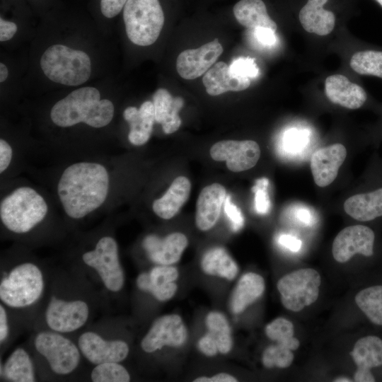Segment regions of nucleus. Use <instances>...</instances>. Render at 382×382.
Wrapping results in <instances>:
<instances>
[{"label":"nucleus","mask_w":382,"mask_h":382,"mask_svg":"<svg viewBox=\"0 0 382 382\" xmlns=\"http://www.w3.org/2000/svg\"><path fill=\"white\" fill-rule=\"evenodd\" d=\"M265 332L270 340L291 350H295L299 347V340L294 337V329L292 323L284 318L279 317L273 320L266 325Z\"/></svg>","instance_id":"nucleus-35"},{"label":"nucleus","mask_w":382,"mask_h":382,"mask_svg":"<svg viewBox=\"0 0 382 382\" xmlns=\"http://www.w3.org/2000/svg\"><path fill=\"white\" fill-rule=\"evenodd\" d=\"M344 209L351 217L361 221L382 216V188L349 197L344 203Z\"/></svg>","instance_id":"nucleus-28"},{"label":"nucleus","mask_w":382,"mask_h":382,"mask_svg":"<svg viewBox=\"0 0 382 382\" xmlns=\"http://www.w3.org/2000/svg\"><path fill=\"white\" fill-rule=\"evenodd\" d=\"M44 290L43 275L40 268L31 262L13 267L1 280L0 299L11 308H24L35 303Z\"/></svg>","instance_id":"nucleus-6"},{"label":"nucleus","mask_w":382,"mask_h":382,"mask_svg":"<svg viewBox=\"0 0 382 382\" xmlns=\"http://www.w3.org/2000/svg\"><path fill=\"white\" fill-rule=\"evenodd\" d=\"M123 117L129 125V142L135 146L146 144L151 137L156 122L153 102L144 101L139 108L134 106L127 107L123 112Z\"/></svg>","instance_id":"nucleus-22"},{"label":"nucleus","mask_w":382,"mask_h":382,"mask_svg":"<svg viewBox=\"0 0 382 382\" xmlns=\"http://www.w3.org/2000/svg\"><path fill=\"white\" fill-rule=\"evenodd\" d=\"M223 51L218 38L199 48L185 50L178 56L177 71L183 79L187 80L198 78L216 63Z\"/></svg>","instance_id":"nucleus-14"},{"label":"nucleus","mask_w":382,"mask_h":382,"mask_svg":"<svg viewBox=\"0 0 382 382\" xmlns=\"http://www.w3.org/2000/svg\"><path fill=\"white\" fill-rule=\"evenodd\" d=\"M335 381H339V382H346V381H351V380H349V378H337L335 380Z\"/></svg>","instance_id":"nucleus-51"},{"label":"nucleus","mask_w":382,"mask_h":382,"mask_svg":"<svg viewBox=\"0 0 382 382\" xmlns=\"http://www.w3.org/2000/svg\"><path fill=\"white\" fill-rule=\"evenodd\" d=\"M47 210V202L36 190L20 187L1 200L0 218L9 231L24 233L40 223Z\"/></svg>","instance_id":"nucleus-4"},{"label":"nucleus","mask_w":382,"mask_h":382,"mask_svg":"<svg viewBox=\"0 0 382 382\" xmlns=\"http://www.w3.org/2000/svg\"><path fill=\"white\" fill-rule=\"evenodd\" d=\"M328 0H308L301 9L299 18L303 29L318 35H327L335 27V18L332 12L325 10Z\"/></svg>","instance_id":"nucleus-26"},{"label":"nucleus","mask_w":382,"mask_h":382,"mask_svg":"<svg viewBox=\"0 0 382 382\" xmlns=\"http://www.w3.org/2000/svg\"><path fill=\"white\" fill-rule=\"evenodd\" d=\"M224 210L232 223L234 231L239 230L243 225L244 219L240 209L231 202L229 195H226L224 202Z\"/></svg>","instance_id":"nucleus-41"},{"label":"nucleus","mask_w":382,"mask_h":382,"mask_svg":"<svg viewBox=\"0 0 382 382\" xmlns=\"http://www.w3.org/2000/svg\"><path fill=\"white\" fill-rule=\"evenodd\" d=\"M186 327L177 314H168L158 318L141 342V349L152 353L165 346L179 347L186 341Z\"/></svg>","instance_id":"nucleus-10"},{"label":"nucleus","mask_w":382,"mask_h":382,"mask_svg":"<svg viewBox=\"0 0 382 382\" xmlns=\"http://www.w3.org/2000/svg\"><path fill=\"white\" fill-rule=\"evenodd\" d=\"M198 347L207 357H214L219 352L216 345L207 334L199 340Z\"/></svg>","instance_id":"nucleus-45"},{"label":"nucleus","mask_w":382,"mask_h":382,"mask_svg":"<svg viewBox=\"0 0 382 382\" xmlns=\"http://www.w3.org/2000/svg\"><path fill=\"white\" fill-rule=\"evenodd\" d=\"M127 1L101 0L100 6L102 14L108 18H114L124 8Z\"/></svg>","instance_id":"nucleus-42"},{"label":"nucleus","mask_w":382,"mask_h":382,"mask_svg":"<svg viewBox=\"0 0 382 382\" xmlns=\"http://www.w3.org/2000/svg\"><path fill=\"white\" fill-rule=\"evenodd\" d=\"M88 316L89 308L85 301H64L52 297L46 309L45 320L52 330L65 333L81 328Z\"/></svg>","instance_id":"nucleus-11"},{"label":"nucleus","mask_w":382,"mask_h":382,"mask_svg":"<svg viewBox=\"0 0 382 382\" xmlns=\"http://www.w3.org/2000/svg\"><path fill=\"white\" fill-rule=\"evenodd\" d=\"M78 347L84 357L93 364L120 362L129 354V346L122 340H106L93 332H86L79 338Z\"/></svg>","instance_id":"nucleus-15"},{"label":"nucleus","mask_w":382,"mask_h":382,"mask_svg":"<svg viewBox=\"0 0 382 382\" xmlns=\"http://www.w3.org/2000/svg\"><path fill=\"white\" fill-rule=\"evenodd\" d=\"M8 76V69L7 66L3 63H0V82H4Z\"/></svg>","instance_id":"nucleus-50"},{"label":"nucleus","mask_w":382,"mask_h":382,"mask_svg":"<svg viewBox=\"0 0 382 382\" xmlns=\"http://www.w3.org/2000/svg\"><path fill=\"white\" fill-rule=\"evenodd\" d=\"M226 197L224 187L213 183L200 192L196 204L195 224L201 231H208L217 222Z\"/></svg>","instance_id":"nucleus-20"},{"label":"nucleus","mask_w":382,"mask_h":382,"mask_svg":"<svg viewBox=\"0 0 382 382\" xmlns=\"http://www.w3.org/2000/svg\"><path fill=\"white\" fill-rule=\"evenodd\" d=\"M194 382H236L238 380L231 374L219 373L213 376H200L196 378Z\"/></svg>","instance_id":"nucleus-47"},{"label":"nucleus","mask_w":382,"mask_h":382,"mask_svg":"<svg viewBox=\"0 0 382 382\" xmlns=\"http://www.w3.org/2000/svg\"><path fill=\"white\" fill-rule=\"evenodd\" d=\"M3 375L10 381H35L32 360L24 349L17 348L9 355L3 366Z\"/></svg>","instance_id":"nucleus-31"},{"label":"nucleus","mask_w":382,"mask_h":382,"mask_svg":"<svg viewBox=\"0 0 382 382\" xmlns=\"http://www.w3.org/2000/svg\"><path fill=\"white\" fill-rule=\"evenodd\" d=\"M375 235L372 229L363 225L349 226L338 233L332 248L333 257L338 262L349 260L355 254L366 257L374 254Z\"/></svg>","instance_id":"nucleus-13"},{"label":"nucleus","mask_w":382,"mask_h":382,"mask_svg":"<svg viewBox=\"0 0 382 382\" xmlns=\"http://www.w3.org/2000/svg\"><path fill=\"white\" fill-rule=\"evenodd\" d=\"M13 155L11 145L4 139H0V173H2L8 167Z\"/></svg>","instance_id":"nucleus-44"},{"label":"nucleus","mask_w":382,"mask_h":382,"mask_svg":"<svg viewBox=\"0 0 382 382\" xmlns=\"http://www.w3.org/2000/svg\"><path fill=\"white\" fill-rule=\"evenodd\" d=\"M355 302L372 323L382 325V285L361 290L355 296Z\"/></svg>","instance_id":"nucleus-33"},{"label":"nucleus","mask_w":382,"mask_h":382,"mask_svg":"<svg viewBox=\"0 0 382 382\" xmlns=\"http://www.w3.org/2000/svg\"><path fill=\"white\" fill-rule=\"evenodd\" d=\"M156 122L162 125L164 133L167 134L176 132L182 121L179 112L184 105L180 97H173L166 88H161L153 95Z\"/></svg>","instance_id":"nucleus-24"},{"label":"nucleus","mask_w":382,"mask_h":382,"mask_svg":"<svg viewBox=\"0 0 382 382\" xmlns=\"http://www.w3.org/2000/svg\"><path fill=\"white\" fill-rule=\"evenodd\" d=\"M351 68L359 74L382 79V52L364 50L354 53L349 62Z\"/></svg>","instance_id":"nucleus-34"},{"label":"nucleus","mask_w":382,"mask_h":382,"mask_svg":"<svg viewBox=\"0 0 382 382\" xmlns=\"http://www.w3.org/2000/svg\"><path fill=\"white\" fill-rule=\"evenodd\" d=\"M296 218L306 226H310L313 222V217L310 211L305 208L297 209L296 213Z\"/></svg>","instance_id":"nucleus-49"},{"label":"nucleus","mask_w":382,"mask_h":382,"mask_svg":"<svg viewBox=\"0 0 382 382\" xmlns=\"http://www.w3.org/2000/svg\"><path fill=\"white\" fill-rule=\"evenodd\" d=\"M292 350L279 344L268 346L262 354V361L265 367L272 369L274 367H289L293 360Z\"/></svg>","instance_id":"nucleus-37"},{"label":"nucleus","mask_w":382,"mask_h":382,"mask_svg":"<svg viewBox=\"0 0 382 382\" xmlns=\"http://www.w3.org/2000/svg\"><path fill=\"white\" fill-rule=\"evenodd\" d=\"M346 156V148L342 144H334L314 151L310 166L315 183L320 187L331 184L337 176Z\"/></svg>","instance_id":"nucleus-16"},{"label":"nucleus","mask_w":382,"mask_h":382,"mask_svg":"<svg viewBox=\"0 0 382 382\" xmlns=\"http://www.w3.org/2000/svg\"><path fill=\"white\" fill-rule=\"evenodd\" d=\"M233 11L237 21L249 30L257 27L277 30V24L269 16L262 0H241L235 4Z\"/></svg>","instance_id":"nucleus-29"},{"label":"nucleus","mask_w":382,"mask_h":382,"mask_svg":"<svg viewBox=\"0 0 382 382\" xmlns=\"http://www.w3.org/2000/svg\"><path fill=\"white\" fill-rule=\"evenodd\" d=\"M123 19L128 39L146 47L158 38L164 24V13L158 0H127Z\"/></svg>","instance_id":"nucleus-5"},{"label":"nucleus","mask_w":382,"mask_h":382,"mask_svg":"<svg viewBox=\"0 0 382 382\" xmlns=\"http://www.w3.org/2000/svg\"><path fill=\"white\" fill-rule=\"evenodd\" d=\"M230 73L236 77L255 79L259 76L260 70L255 59L248 57L234 59L229 65Z\"/></svg>","instance_id":"nucleus-38"},{"label":"nucleus","mask_w":382,"mask_h":382,"mask_svg":"<svg viewBox=\"0 0 382 382\" xmlns=\"http://www.w3.org/2000/svg\"><path fill=\"white\" fill-rule=\"evenodd\" d=\"M256 43L263 48H271L275 46L277 37L275 31L265 27H257L250 29Z\"/></svg>","instance_id":"nucleus-40"},{"label":"nucleus","mask_w":382,"mask_h":382,"mask_svg":"<svg viewBox=\"0 0 382 382\" xmlns=\"http://www.w3.org/2000/svg\"><path fill=\"white\" fill-rule=\"evenodd\" d=\"M109 187L110 177L105 166L94 162H79L63 171L57 193L66 214L78 219L102 206Z\"/></svg>","instance_id":"nucleus-1"},{"label":"nucleus","mask_w":382,"mask_h":382,"mask_svg":"<svg viewBox=\"0 0 382 382\" xmlns=\"http://www.w3.org/2000/svg\"><path fill=\"white\" fill-rule=\"evenodd\" d=\"M83 262L93 268L105 286L112 292L122 289L125 277L120 262L116 241L110 236L102 237L95 248L82 255Z\"/></svg>","instance_id":"nucleus-8"},{"label":"nucleus","mask_w":382,"mask_h":382,"mask_svg":"<svg viewBox=\"0 0 382 382\" xmlns=\"http://www.w3.org/2000/svg\"><path fill=\"white\" fill-rule=\"evenodd\" d=\"M18 30L17 25L10 21L0 18V42H4L12 39Z\"/></svg>","instance_id":"nucleus-43"},{"label":"nucleus","mask_w":382,"mask_h":382,"mask_svg":"<svg viewBox=\"0 0 382 382\" xmlns=\"http://www.w3.org/2000/svg\"><path fill=\"white\" fill-rule=\"evenodd\" d=\"M115 114V106L108 99L101 98L100 92L93 86H83L71 91L52 107L50 116L52 123L60 127L84 123L94 128L108 125Z\"/></svg>","instance_id":"nucleus-2"},{"label":"nucleus","mask_w":382,"mask_h":382,"mask_svg":"<svg viewBox=\"0 0 382 382\" xmlns=\"http://www.w3.org/2000/svg\"><path fill=\"white\" fill-rule=\"evenodd\" d=\"M191 183L185 176L176 178L166 192L156 199L152 205L154 212L160 218L170 219L175 216L188 199Z\"/></svg>","instance_id":"nucleus-25"},{"label":"nucleus","mask_w":382,"mask_h":382,"mask_svg":"<svg viewBox=\"0 0 382 382\" xmlns=\"http://www.w3.org/2000/svg\"><path fill=\"white\" fill-rule=\"evenodd\" d=\"M35 347L48 361L53 372L66 375L74 371L80 361V349L70 340L55 331L37 335Z\"/></svg>","instance_id":"nucleus-9"},{"label":"nucleus","mask_w":382,"mask_h":382,"mask_svg":"<svg viewBox=\"0 0 382 382\" xmlns=\"http://www.w3.org/2000/svg\"><path fill=\"white\" fill-rule=\"evenodd\" d=\"M8 335V325L6 310L3 305L0 306V342H4Z\"/></svg>","instance_id":"nucleus-48"},{"label":"nucleus","mask_w":382,"mask_h":382,"mask_svg":"<svg viewBox=\"0 0 382 382\" xmlns=\"http://www.w3.org/2000/svg\"><path fill=\"white\" fill-rule=\"evenodd\" d=\"M382 6V0H376Z\"/></svg>","instance_id":"nucleus-52"},{"label":"nucleus","mask_w":382,"mask_h":382,"mask_svg":"<svg viewBox=\"0 0 382 382\" xmlns=\"http://www.w3.org/2000/svg\"><path fill=\"white\" fill-rule=\"evenodd\" d=\"M321 278L311 268L301 269L282 277L277 289L283 306L291 311H299L313 303L318 299Z\"/></svg>","instance_id":"nucleus-7"},{"label":"nucleus","mask_w":382,"mask_h":382,"mask_svg":"<svg viewBox=\"0 0 382 382\" xmlns=\"http://www.w3.org/2000/svg\"><path fill=\"white\" fill-rule=\"evenodd\" d=\"M268 184V179L260 178L253 188L255 193V208L260 214H267L270 209V200L267 191Z\"/></svg>","instance_id":"nucleus-39"},{"label":"nucleus","mask_w":382,"mask_h":382,"mask_svg":"<svg viewBox=\"0 0 382 382\" xmlns=\"http://www.w3.org/2000/svg\"><path fill=\"white\" fill-rule=\"evenodd\" d=\"M94 382H128L130 376L127 370L118 362L97 364L91 372Z\"/></svg>","instance_id":"nucleus-36"},{"label":"nucleus","mask_w":382,"mask_h":382,"mask_svg":"<svg viewBox=\"0 0 382 382\" xmlns=\"http://www.w3.org/2000/svg\"><path fill=\"white\" fill-rule=\"evenodd\" d=\"M212 159L226 161L228 170L241 172L254 167L260 157L258 144L253 140H224L213 144L210 149Z\"/></svg>","instance_id":"nucleus-12"},{"label":"nucleus","mask_w":382,"mask_h":382,"mask_svg":"<svg viewBox=\"0 0 382 382\" xmlns=\"http://www.w3.org/2000/svg\"><path fill=\"white\" fill-rule=\"evenodd\" d=\"M208 329L207 335L215 342L219 352L223 354L228 353L232 347V337L229 323L220 312L212 311L206 318Z\"/></svg>","instance_id":"nucleus-32"},{"label":"nucleus","mask_w":382,"mask_h":382,"mask_svg":"<svg viewBox=\"0 0 382 382\" xmlns=\"http://www.w3.org/2000/svg\"><path fill=\"white\" fill-rule=\"evenodd\" d=\"M178 270L170 265H158L149 272H142L137 278V287L151 293L157 300L166 301L173 297L178 286Z\"/></svg>","instance_id":"nucleus-19"},{"label":"nucleus","mask_w":382,"mask_h":382,"mask_svg":"<svg viewBox=\"0 0 382 382\" xmlns=\"http://www.w3.org/2000/svg\"><path fill=\"white\" fill-rule=\"evenodd\" d=\"M201 267L207 274L228 280L233 279L238 272L236 262L222 248H214L206 252L201 260Z\"/></svg>","instance_id":"nucleus-30"},{"label":"nucleus","mask_w":382,"mask_h":382,"mask_svg":"<svg viewBox=\"0 0 382 382\" xmlns=\"http://www.w3.org/2000/svg\"><path fill=\"white\" fill-rule=\"evenodd\" d=\"M142 245L151 261L159 265H171L180 259L188 240L179 232L170 233L164 238L149 235L144 238Z\"/></svg>","instance_id":"nucleus-18"},{"label":"nucleus","mask_w":382,"mask_h":382,"mask_svg":"<svg viewBox=\"0 0 382 382\" xmlns=\"http://www.w3.org/2000/svg\"><path fill=\"white\" fill-rule=\"evenodd\" d=\"M265 288L264 279L258 274L248 272L237 282L232 293L230 306L235 314L242 313L263 294Z\"/></svg>","instance_id":"nucleus-27"},{"label":"nucleus","mask_w":382,"mask_h":382,"mask_svg":"<svg viewBox=\"0 0 382 382\" xmlns=\"http://www.w3.org/2000/svg\"><path fill=\"white\" fill-rule=\"evenodd\" d=\"M202 83L207 93L215 96L228 91L245 90L250 85V79L233 76L230 73L229 65L218 62L204 74Z\"/></svg>","instance_id":"nucleus-23"},{"label":"nucleus","mask_w":382,"mask_h":382,"mask_svg":"<svg viewBox=\"0 0 382 382\" xmlns=\"http://www.w3.org/2000/svg\"><path fill=\"white\" fill-rule=\"evenodd\" d=\"M279 243L292 252H298L302 245L299 238L288 234L281 235L279 238Z\"/></svg>","instance_id":"nucleus-46"},{"label":"nucleus","mask_w":382,"mask_h":382,"mask_svg":"<svg viewBox=\"0 0 382 382\" xmlns=\"http://www.w3.org/2000/svg\"><path fill=\"white\" fill-rule=\"evenodd\" d=\"M40 66L51 81L66 86H79L92 74V61L85 51L63 44H53L42 52Z\"/></svg>","instance_id":"nucleus-3"},{"label":"nucleus","mask_w":382,"mask_h":382,"mask_svg":"<svg viewBox=\"0 0 382 382\" xmlns=\"http://www.w3.org/2000/svg\"><path fill=\"white\" fill-rule=\"evenodd\" d=\"M325 91L332 103L352 110L361 107L367 98L366 93L361 86L351 82L341 74L327 77Z\"/></svg>","instance_id":"nucleus-21"},{"label":"nucleus","mask_w":382,"mask_h":382,"mask_svg":"<svg viewBox=\"0 0 382 382\" xmlns=\"http://www.w3.org/2000/svg\"><path fill=\"white\" fill-rule=\"evenodd\" d=\"M350 354L357 367L354 379L357 382H374L372 368L382 366V340L374 335L360 338Z\"/></svg>","instance_id":"nucleus-17"}]
</instances>
